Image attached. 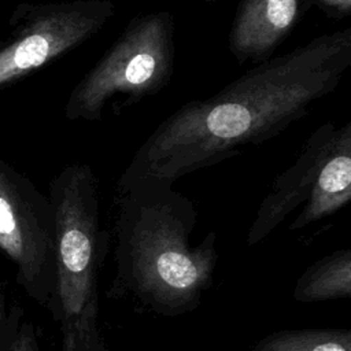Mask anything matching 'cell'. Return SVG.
<instances>
[{
  "label": "cell",
  "mask_w": 351,
  "mask_h": 351,
  "mask_svg": "<svg viewBox=\"0 0 351 351\" xmlns=\"http://www.w3.org/2000/svg\"><path fill=\"white\" fill-rule=\"evenodd\" d=\"M351 66V27L314 37L292 51L255 64L219 92L184 103L138 147L117 188L180 177L267 141L308 115L330 95Z\"/></svg>",
  "instance_id": "cell-1"
},
{
  "label": "cell",
  "mask_w": 351,
  "mask_h": 351,
  "mask_svg": "<svg viewBox=\"0 0 351 351\" xmlns=\"http://www.w3.org/2000/svg\"><path fill=\"white\" fill-rule=\"evenodd\" d=\"M115 192V273L106 296L163 318L196 310L218 263L215 232L191 245L197 213L171 184L144 180Z\"/></svg>",
  "instance_id": "cell-2"
},
{
  "label": "cell",
  "mask_w": 351,
  "mask_h": 351,
  "mask_svg": "<svg viewBox=\"0 0 351 351\" xmlns=\"http://www.w3.org/2000/svg\"><path fill=\"white\" fill-rule=\"evenodd\" d=\"M174 58L171 12L136 15L71 89L66 118L101 121L104 106L115 96H125L121 104L132 106L159 93L171 80Z\"/></svg>",
  "instance_id": "cell-3"
},
{
  "label": "cell",
  "mask_w": 351,
  "mask_h": 351,
  "mask_svg": "<svg viewBox=\"0 0 351 351\" xmlns=\"http://www.w3.org/2000/svg\"><path fill=\"white\" fill-rule=\"evenodd\" d=\"M55 223L56 289L52 315L63 322L99 298V274L108 251V232L100 221L96 176L86 163L62 169L49 182Z\"/></svg>",
  "instance_id": "cell-4"
},
{
  "label": "cell",
  "mask_w": 351,
  "mask_h": 351,
  "mask_svg": "<svg viewBox=\"0 0 351 351\" xmlns=\"http://www.w3.org/2000/svg\"><path fill=\"white\" fill-rule=\"evenodd\" d=\"M115 15L111 0L21 3L0 41V89L75 49Z\"/></svg>",
  "instance_id": "cell-5"
},
{
  "label": "cell",
  "mask_w": 351,
  "mask_h": 351,
  "mask_svg": "<svg viewBox=\"0 0 351 351\" xmlns=\"http://www.w3.org/2000/svg\"><path fill=\"white\" fill-rule=\"evenodd\" d=\"M0 251L16 269V282L51 308L56 289L53 213L25 174L0 159Z\"/></svg>",
  "instance_id": "cell-6"
},
{
  "label": "cell",
  "mask_w": 351,
  "mask_h": 351,
  "mask_svg": "<svg viewBox=\"0 0 351 351\" xmlns=\"http://www.w3.org/2000/svg\"><path fill=\"white\" fill-rule=\"evenodd\" d=\"M337 129L339 126L332 122L317 128L304 143L296 160L277 176L248 229L245 239L248 247L265 240L298 206L307 200Z\"/></svg>",
  "instance_id": "cell-7"
},
{
  "label": "cell",
  "mask_w": 351,
  "mask_h": 351,
  "mask_svg": "<svg viewBox=\"0 0 351 351\" xmlns=\"http://www.w3.org/2000/svg\"><path fill=\"white\" fill-rule=\"evenodd\" d=\"M311 4V0H240L228 37L230 53L240 64L269 60Z\"/></svg>",
  "instance_id": "cell-8"
},
{
  "label": "cell",
  "mask_w": 351,
  "mask_h": 351,
  "mask_svg": "<svg viewBox=\"0 0 351 351\" xmlns=\"http://www.w3.org/2000/svg\"><path fill=\"white\" fill-rule=\"evenodd\" d=\"M351 200V122L340 125L330 149L319 169L299 215L289 223V230H299L329 217Z\"/></svg>",
  "instance_id": "cell-9"
},
{
  "label": "cell",
  "mask_w": 351,
  "mask_h": 351,
  "mask_svg": "<svg viewBox=\"0 0 351 351\" xmlns=\"http://www.w3.org/2000/svg\"><path fill=\"white\" fill-rule=\"evenodd\" d=\"M292 296L300 303L351 298V250H337L308 266L296 280Z\"/></svg>",
  "instance_id": "cell-10"
},
{
  "label": "cell",
  "mask_w": 351,
  "mask_h": 351,
  "mask_svg": "<svg viewBox=\"0 0 351 351\" xmlns=\"http://www.w3.org/2000/svg\"><path fill=\"white\" fill-rule=\"evenodd\" d=\"M251 351H351V330L284 329L266 335Z\"/></svg>",
  "instance_id": "cell-11"
},
{
  "label": "cell",
  "mask_w": 351,
  "mask_h": 351,
  "mask_svg": "<svg viewBox=\"0 0 351 351\" xmlns=\"http://www.w3.org/2000/svg\"><path fill=\"white\" fill-rule=\"evenodd\" d=\"M99 298L62 325V351H107L99 326Z\"/></svg>",
  "instance_id": "cell-12"
},
{
  "label": "cell",
  "mask_w": 351,
  "mask_h": 351,
  "mask_svg": "<svg viewBox=\"0 0 351 351\" xmlns=\"http://www.w3.org/2000/svg\"><path fill=\"white\" fill-rule=\"evenodd\" d=\"M8 351H40L36 332L30 322H25L19 326Z\"/></svg>",
  "instance_id": "cell-13"
},
{
  "label": "cell",
  "mask_w": 351,
  "mask_h": 351,
  "mask_svg": "<svg viewBox=\"0 0 351 351\" xmlns=\"http://www.w3.org/2000/svg\"><path fill=\"white\" fill-rule=\"evenodd\" d=\"M330 18H346L351 14V0H311Z\"/></svg>",
  "instance_id": "cell-14"
},
{
  "label": "cell",
  "mask_w": 351,
  "mask_h": 351,
  "mask_svg": "<svg viewBox=\"0 0 351 351\" xmlns=\"http://www.w3.org/2000/svg\"><path fill=\"white\" fill-rule=\"evenodd\" d=\"M4 310H5V296H4V293L0 291V333H1L3 319H4Z\"/></svg>",
  "instance_id": "cell-15"
},
{
  "label": "cell",
  "mask_w": 351,
  "mask_h": 351,
  "mask_svg": "<svg viewBox=\"0 0 351 351\" xmlns=\"http://www.w3.org/2000/svg\"><path fill=\"white\" fill-rule=\"evenodd\" d=\"M206 1H217V0H206Z\"/></svg>",
  "instance_id": "cell-16"
}]
</instances>
